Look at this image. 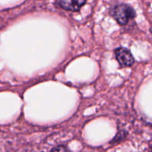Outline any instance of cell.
Returning <instances> with one entry per match:
<instances>
[{"mask_svg": "<svg viewBox=\"0 0 152 152\" xmlns=\"http://www.w3.org/2000/svg\"><path fill=\"white\" fill-rule=\"evenodd\" d=\"M111 15L119 24L125 25L135 17V11L130 5L121 4L111 10Z\"/></svg>", "mask_w": 152, "mask_h": 152, "instance_id": "1", "label": "cell"}, {"mask_svg": "<svg viewBox=\"0 0 152 152\" xmlns=\"http://www.w3.org/2000/svg\"><path fill=\"white\" fill-rule=\"evenodd\" d=\"M116 58L123 67H130L134 63V59L130 50L125 48H119L116 50Z\"/></svg>", "mask_w": 152, "mask_h": 152, "instance_id": "2", "label": "cell"}, {"mask_svg": "<svg viewBox=\"0 0 152 152\" xmlns=\"http://www.w3.org/2000/svg\"><path fill=\"white\" fill-rule=\"evenodd\" d=\"M61 7L66 10L77 11L86 2V0H57Z\"/></svg>", "mask_w": 152, "mask_h": 152, "instance_id": "3", "label": "cell"}]
</instances>
